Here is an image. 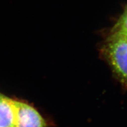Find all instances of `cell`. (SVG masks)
<instances>
[{
    "label": "cell",
    "mask_w": 127,
    "mask_h": 127,
    "mask_svg": "<svg viewBox=\"0 0 127 127\" xmlns=\"http://www.w3.org/2000/svg\"><path fill=\"white\" fill-rule=\"evenodd\" d=\"M104 53L114 72L127 87V39L113 32L105 44Z\"/></svg>",
    "instance_id": "6da1fadb"
},
{
    "label": "cell",
    "mask_w": 127,
    "mask_h": 127,
    "mask_svg": "<svg viewBox=\"0 0 127 127\" xmlns=\"http://www.w3.org/2000/svg\"><path fill=\"white\" fill-rule=\"evenodd\" d=\"M16 117L14 127H46V123L35 108L23 100L14 99Z\"/></svg>",
    "instance_id": "7a4b0ae2"
},
{
    "label": "cell",
    "mask_w": 127,
    "mask_h": 127,
    "mask_svg": "<svg viewBox=\"0 0 127 127\" xmlns=\"http://www.w3.org/2000/svg\"><path fill=\"white\" fill-rule=\"evenodd\" d=\"M15 117L14 98L0 92V127H14Z\"/></svg>",
    "instance_id": "3957f363"
},
{
    "label": "cell",
    "mask_w": 127,
    "mask_h": 127,
    "mask_svg": "<svg viewBox=\"0 0 127 127\" xmlns=\"http://www.w3.org/2000/svg\"><path fill=\"white\" fill-rule=\"evenodd\" d=\"M113 32L123 35H127V9L117 22Z\"/></svg>",
    "instance_id": "277c9868"
},
{
    "label": "cell",
    "mask_w": 127,
    "mask_h": 127,
    "mask_svg": "<svg viewBox=\"0 0 127 127\" xmlns=\"http://www.w3.org/2000/svg\"><path fill=\"white\" fill-rule=\"evenodd\" d=\"M119 34H120V33H119ZM122 35H123V34H122ZM124 35V36H125V38H126L127 39V35Z\"/></svg>",
    "instance_id": "5b68a950"
},
{
    "label": "cell",
    "mask_w": 127,
    "mask_h": 127,
    "mask_svg": "<svg viewBox=\"0 0 127 127\" xmlns=\"http://www.w3.org/2000/svg\"></svg>",
    "instance_id": "8992f818"
}]
</instances>
